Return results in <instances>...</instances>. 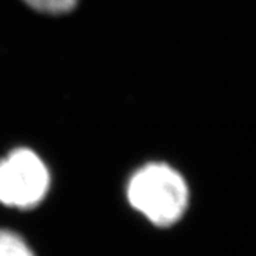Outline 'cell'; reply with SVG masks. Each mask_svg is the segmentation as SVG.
<instances>
[{
  "instance_id": "1",
  "label": "cell",
  "mask_w": 256,
  "mask_h": 256,
  "mask_svg": "<svg viewBox=\"0 0 256 256\" xmlns=\"http://www.w3.org/2000/svg\"><path fill=\"white\" fill-rule=\"evenodd\" d=\"M128 202L150 222L168 227L178 222L188 206L186 179L167 164H147L128 182Z\"/></svg>"
},
{
  "instance_id": "4",
  "label": "cell",
  "mask_w": 256,
  "mask_h": 256,
  "mask_svg": "<svg viewBox=\"0 0 256 256\" xmlns=\"http://www.w3.org/2000/svg\"><path fill=\"white\" fill-rule=\"evenodd\" d=\"M32 10L45 14H64L71 11L79 0H24Z\"/></svg>"
},
{
  "instance_id": "2",
  "label": "cell",
  "mask_w": 256,
  "mask_h": 256,
  "mask_svg": "<svg viewBox=\"0 0 256 256\" xmlns=\"http://www.w3.org/2000/svg\"><path fill=\"white\" fill-rule=\"evenodd\" d=\"M48 188L50 172L32 150L17 148L0 160V204L20 210L34 208Z\"/></svg>"
},
{
  "instance_id": "3",
  "label": "cell",
  "mask_w": 256,
  "mask_h": 256,
  "mask_svg": "<svg viewBox=\"0 0 256 256\" xmlns=\"http://www.w3.org/2000/svg\"><path fill=\"white\" fill-rule=\"evenodd\" d=\"M0 256H34L22 236L11 230H0Z\"/></svg>"
}]
</instances>
